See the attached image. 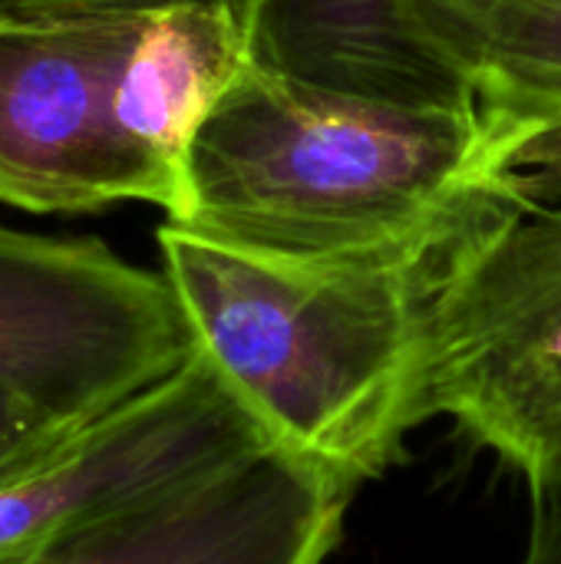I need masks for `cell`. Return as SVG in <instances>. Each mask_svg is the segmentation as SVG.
Wrapping results in <instances>:
<instances>
[{"label":"cell","mask_w":561,"mask_h":564,"mask_svg":"<svg viewBox=\"0 0 561 564\" xmlns=\"http://www.w3.org/2000/svg\"><path fill=\"white\" fill-rule=\"evenodd\" d=\"M261 449H271V440L195 350L172 377L76 433L30 473L0 482V562Z\"/></svg>","instance_id":"5"},{"label":"cell","mask_w":561,"mask_h":564,"mask_svg":"<svg viewBox=\"0 0 561 564\" xmlns=\"http://www.w3.org/2000/svg\"><path fill=\"white\" fill-rule=\"evenodd\" d=\"M486 188L489 218L427 317L423 413L532 482L561 459V202Z\"/></svg>","instance_id":"3"},{"label":"cell","mask_w":561,"mask_h":564,"mask_svg":"<svg viewBox=\"0 0 561 564\" xmlns=\"http://www.w3.org/2000/svg\"><path fill=\"white\" fill-rule=\"evenodd\" d=\"M245 63L248 30L228 10L179 7L142 17L116 76V119L182 185L195 132Z\"/></svg>","instance_id":"8"},{"label":"cell","mask_w":561,"mask_h":564,"mask_svg":"<svg viewBox=\"0 0 561 564\" xmlns=\"http://www.w3.org/2000/svg\"><path fill=\"white\" fill-rule=\"evenodd\" d=\"M489 139L561 122V0H499L476 56Z\"/></svg>","instance_id":"9"},{"label":"cell","mask_w":561,"mask_h":564,"mask_svg":"<svg viewBox=\"0 0 561 564\" xmlns=\"http://www.w3.org/2000/svg\"><path fill=\"white\" fill-rule=\"evenodd\" d=\"M142 17L0 23V202L83 215L152 202L169 218L182 185L116 119V76Z\"/></svg>","instance_id":"4"},{"label":"cell","mask_w":561,"mask_h":564,"mask_svg":"<svg viewBox=\"0 0 561 564\" xmlns=\"http://www.w3.org/2000/svg\"><path fill=\"white\" fill-rule=\"evenodd\" d=\"M529 532L519 564H561V459L529 482Z\"/></svg>","instance_id":"13"},{"label":"cell","mask_w":561,"mask_h":564,"mask_svg":"<svg viewBox=\"0 0 561 564\" xmlns=\"http://www.w3.org/2000/svg\"><path fill=\"white\" fill-rule=\"evenodd\" d=\"M499 0H255L248 59L397 106L476 109V56Z\"/></svg>","instance_id":"7"},{"label":"cell","mask_w":561,"mask_h":564,"mask_svg":"<svg viewBox=\"0 0 561 564\" xmlns=\"http://www.w3.org/2000/svg\"><path fill=\"white\" fill-rule=\"evenodd\" d=\"M350 496L271 446L69 525L0 564H324Z\"/></svg>","instance_id":"6"},{"label":"cell","mask_w":561,"mask_h":564,"mask_svg":"<svg viewBox=\"0 0 561 564\" xmlns=\"http://www.w3.org/2000/svg\"><path fill=\"white\" fill-rule=\"evenodd\" d=\"M483 178L516 202H561V122L489 139Z\"/></svg>","instance_id":"10"},{"label":"cell","mask_w":561,"mask_h":564,"mask_svg":"<svg viewBox=\"0 0 561 564\" xmlns=\"http://www.w3.org/2000/svg\"><path fill=\"white\" fill-rule=\"evenodd\" d=\"M255 0H0V23H46L89 17H152L179 7H212L235 13L248 30Z\"/></svg>","instance_id":"11"},{"label":"cell","mask_w":561,"mask_h":564,"mask_svg":"<svg viewBox=\"0 0 561 564\" xmlns=\"http://www.w3.org/2000/svg\"><path fill=\"white\" fill-rule=\"evenodd\" d=\"M489 208L493 192L476 175L413 238L317 258L248 251L165 221L162 274L195 350L271 446L357 492L427 423V317Z\"/></svg>","instance_id":"1"},{"label":"cell","mask_w":561,"mask_h":564,"mask_svg":"<svg viewBox=\"0 0 561 564\" xmlns=\"http://www.w3.org/2000/svg\"><path fill=\"white\" fill-rule=\"evenodd\" d=\"M479 109L397 106L248 59L195 132L172 225L268 254H354L413 238L479 175Z\"/></svg>","instance_id":"2"},{"label":"cell","mask_w":561,"mask_h":564,"mask_svg":"<svg viewBox=\"0 0 561 564\" xmlns=\"http://www.w3.org/2000/svg\"><path fill=\"white\" fill-rule=\"evenodd\" d=\"M83 433V430H79ZM76 433H63L40 420L33 410L0 393V482L30 473L36 463L53 456Z\"/></svg>","instance_id":"12"}]
</instances>
